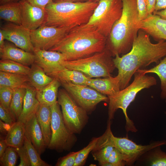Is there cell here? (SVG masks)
Segmentation results:
<instances>
[{
	"label": "cell",
	"mask_w": 166,
	"mask_h": 166,
	"mask_svg": "<svg viewBox=\"0 0 166 166\" xmlns=\"http://www.w3.org/2000/svg\"><path fill=\"white\" fill-rule=\"evenodd\" d=\"M150 35L140 29L131 50L120 57L116 54L113 58L117 76L122 90L129 85L132 76L138 69H142L153 63L158 64L159 60L166 56V41L162 39L156 44L152 43Z\"/></svg>",
	"instance_id": "cell-1"
},
{
	"label": "cell",
	"mask_w": 166,
	"mask_h": 166,
	"mask_svg": "<svg viewBox=\"0 0 166 166\" xmlns=\"http://www.w3.org/2000/svg\"><path fill=\"white\" fill-rule=\"evenodd\" d=\"M107 40L95 27L84 24L71 30L49 50L61 53L67 61L73 60L103 51Z\"/></svg>",
	"instance_id": "cell-2"
},
{
	"label": "cell",
	"mask_w": 166,
	"mask_h": 166,
	"mask_svg": "<svg viewBox=\"0 0 166 166\" xmlns=\"http://www.w3.org/2000/svg\"><path fill=\"white\" fill-rule=\"evenodd\" d=\"M122 12L107 38L106 48L115 57L125 54L131 49L137 36L139 14L136 0H122Z\"/></svg>",
	"instance_id": "cell-3"
},
{
	"label": "cell",
	"mask_w": 166,
	"mask_h": 166,
	"mask_svg": "<svg viewBox=\"0 0 166 166\" xmlns=\"http://www.w3.org/2000/svg\"><path fill=\"white\" fill-rule=\"evenodd\" d=\"M98 2H54L45 7L46 18L43 25L73 29L87 23Z\"/></svg>",
	"instance_id": "cell-4"
},
{
	"label": "cell",
	"mask_w": 166,
	"mask_h": 166,
	"mask_svg": "<svg viewBox=\"0 0 166 166\" xmlns=\"http://www.w3.org/2000/svg\"><path fill=\"white\" fill-rule=\"evenodd\" d=\"M137 70L134 74L132 82L124 89L120 90L116 94L108 96L109 98L108 116L109 120L113 118L115 112L119 109H121L126 120L125 128L127 132H135L137 130L134 123L128 117L127 109L135 99L137 94L142 90L149 88L156 85L155 77L146 75Z\"/></svg>",
	"instance_id": "cell-5"
},
{
	"label": "cell",
	"mask_w": 166,
	"mask_h": 166,
	"mask_svg": "<svg viewBox=\"0 0 166 166\" xmlns=\"http://www.w3.org/2000/svg\"><path fill=\"white\" fill-rule=\"evenodd\" d=\"M112 54L106 47L103 51L89 56L71 61H65L62 65L66 68L79 71L90 78L111 76L116 68Z\"/></svg>",
	"instance_id": "cell-6"
},
{
	"label": "cell",
	"mask_w": 166,
	"mask_h": 166,
	"mask_svg": "<svg viewBox=\"0 0 166 166\" xmlns=\"http://www.w3.org/2000/svg\"><path fill=\"white\" fill-rule=\"evenodd\" d=\"M122 9V0H101L85 24L94 27L107 38L121 16Z\"/></svg>",
	"instance_id": "cell-7"
},
{
	"label": "cell",
	"mask_w": 166,
	"mask_h": 166,
	"mask_svg": "<svg viewBox=\"0 0 166 166\" xmlns=\"http://www.w3.org/2000/svg\"><path fill=\"white\" fill-rule=\"evenodd\" d=\"M57 101L61 109L64 123L72 133L81 132L88 121L87 112L79 105L64 89L58 92Z\"/></svg>",
	"instance_id": "cell-8"
},
{
	"label": "cell",
	"mask_w": 166,
	"mask_h": 166,
	"mask_svg": "<svg viewBox=\"0 0 166 166\" xmlns=\"http://www.w3.org/2000/svg\"><path fill=\"white\" fill-rule=\"evenodd\" d=\"M60 106L57 101L51 105L52 136L47 148L61 152L69 149L75 138L64 123Z\"/></svg>",
	"instance_id": "cell-9"
},
{
	"label": "cell",
	"mask_w": 166,
	"mask_h": 166,
	"mask_svg": "<svg viewBox=\"0 0 166 166\" xmlns=\"http://www.w3.org/2000/svg\"><path fill=\"white\" fill-rule=\"evenodd\" d=\"M61 83L76 103L87 112L92 110L101 102H109L108 97L89 86L66 82Z\"/></svg>",
	"instance_id": "cell-10"
},
{
	"label": "cell",
	"mask_w": 166,
	"mask_h": 166,
	"mask_svg": "<svg viewBox=\"0 0 166 166\" xmlns=\"http://www.w3.org/2000/svg\"><path fill=\"white\" fill-rule=\"evenodd\" d=\"M72 29L42 25L37 29L30 31L31 41L35 48L49 50Z\"/></svg>",
	"instance_id": "cell-11"
},
{
	"label": "cell",
	"mask_w": 166,
	"mask_h": 166,
	"mask_svg": "<svg viewBox=\"0 0 166 166\" xmlns=\"http://www.w3.org/2000/svg\"><path fill=\"white\" fill-rule=\"evenodd\" d=\"M112 138L114 147L122 155L124 162L127 164H132L142 155L149 150L166 145V141L163 140L147 145H138L126 137H118L113 134Z\"/></svg>",
	"instance_id": "cell-12"
},
{
	"label": "cell",
	"mask_w": 166,
	"mask_h": 166,
	"mask_svg": "<svg viewBox=\"0 0 166 166\" xmlns=\"http://www.w3.org/2000/svg\"><path fill=\"white\" fill-rule=\"evenodd\" d=\"M33 53L35 56L34 63L50 77L65 67L62 63L66 61V57L61 52L34 48Z\"/></svg>",
	"instance_id": "cell-13"
},
{
	"label": "cell",
	"mask_w": 166,
	"mask_h": 166,
	"mask_svg": "<svg viewBox=\"0 0 166 166\" xmlns=\"http://www.w3.org/2000/svg\"><path fill=\"white\" fill-rule=\"evenodd\" d=\"M5 39L26 51L33 53L34 47L31 41L30 31L21 25L10 22L1 27Z\"/></svg>",
	"instance_id": "cell-14"
},
{
	"label": "cell",
	"mask_w": 166,
	"mask_h": 166,
	"mask_svg": "<svg viewBox=\"0 0 166 166\" xmlns=\"http://www.w3.org/2000/svg\"><path fill=\"white\" fill-rule=\"evenodd\" d=\"M21 6V23L26 29L34 30L44 23L46 18L45 9L33 6L23 1H19Z\"/></svg>",
	"instance_id": "cell-15"
},
{
	"label": "cell",
	"mask_w": 166,
	"mask_h": 166,
	"mask_svg": "<svg viewBox=\"0 0 166 166\" xmlns=\"http://www.w3.org/2000/svg\"><path fill=\"white\" fill-rule=\"evenodd\" d=\"M138 27L158 42L166 41V20L153 14H148L144 19L140 21Z\"/></svg>",
	"instance_id": "cell-16"
},
{
	"label": "cell",
	"mask_w": 166,
	"mask_h": 166,
	"mask_svg": "<svg viewBox=\"0 0 166 166\" xmlns=\"http://www.w3.org/2000/svg\"><path fill=\"white\" fill-rule=\"evenodd\" d=\"M107 127L105 133L99 137L96 144L92 151L95 160L100 165L108 161L114 145L112 138L113 134L111 129L110 120H109Z\"/></svg>",
	"instance_id": "cell-17"
},
{
	"label": "cell",
	"mask_w": 166,
	"mask_h": 166,
	"mask_svg": "<svg viewBox=\"0 0 166 166\" xmlns=\"http://www.w3.org/2000/svg\"><path fill=\"white\" fill-rule=\"evenodd\" d=\"M0 57L2 59L11 60L27 66L31 65L35 60L33 53L26 51L5 41L0 47Z\"/></svg>",
	"instance_id": "cell-18"
},
{
	"label": "cell",
	"mask_w": 166,
	"mask_h": 166,
	"mask_svg": "<svg viewBox=\"0 0 166 166\" xmlns=\"http://www.w3.org/2000/svg\"><path fill=\"white\" fill-rule=\"evenodd\" d=\"M25 125V136L30 141L41 155L47 147L36 115L28 121Z\"/></svg>",
	"instance_id": "cell-19"
},
{
	"label": "cell",
	"mask_w": 166,
	"mask_h": 166,
	"mask_svg": "<svg viewBox=\"0 0 166 166\" xmlns=\"http://www.w3.org/2000/svg\"><path fill=\"white\" fill-rule=\"evenodd\" d=\"M26 89L22 110L17 120L25 124L36 115L40 105L36 97V89L30 84Z\"/></svg>",
	"instance_id": "cell-20"
},
{
	"label": "cell",
	"mask_w": 166,
	"mask_h": 166,
	"mask_svg": "<svg viewBox=\"0 0 166 166\" xmlns=\"http://www.w3.org/2000/svg\"><path fill=\"white\" fill-rule=\"evenodd\" d=\"M87 85L108 97L116 94L120 90L119 79L117 76L103 78H90Z\"/></svg>",
	"instance_id": "cell-21"
},
{
	"label": "cell",
	"mask_w": 166,
	"mask_h": 166,
	"mask_svg": "<svg viewBox=\"0 0 166 166\" xmlns=\"http://www.w3.org/2000/svg\"><path fill=\"white\" fill-rule=\"evenodd\" d=\"M36 115L47 148L52 136L51 106L40 104Z\"/></svg>",
	"instance_id": "cell-22"
},
{
	"label": "cell",
	"mask_w": 166,
	"mask_h": 166,
	"mask_svg": "<svg viewBox=\"0 0 166 166\" xmlns=\"http://www.w3.org/2000/svg\"><path fill=\"white\" fill-rule=\"evenodd\" d=\"M25 136V124L17 121L10 126L5 139L8 146L16 148L23 145Z\"/></svg>",
	"instance_id": "cell-23"
},
{
	"label": "cell",
	"mask_w": 166,
	"mask_h": 166,
	"mask_svg": "<svg viewBox=\"0 0 166 166\" xmlns=\"http://www.w3.org/2000/svg\"><path fill=\"white\" fill-rule=\"evenodd\" d=\"M57 79L60 83L66 82L74 84L87 85L90 78L79 71L65 67L51 77Z\"/></svg>",
	"instance_id": "cell-24"
},
{
	"label": "cell",
	"mask_w": 166,
	"mask_h": 166,
	"mask_svg": "<svg viewBox=\"0 0 166 166\" xmlns=\"http://www.w3.org/2000/svg\"><path fill=\"white\" fill-rule=\"evenodd\" d=\"M28 76L30 83L36 91L43 89L49 84L53 78L48 75L41 67L34 62L31 65Z\"/></svg>",
	"instance_id": "cell-25"
},
{
	"label": "cell",
	"mask_w": 166,
	"mask_h": 166,
	"mask_svg": "<svg viewBox=\"0 0 166 166\" xmlns=\"http://www.w3.org/2000/svg\"><path fill=\"white\" fill-rule=\"evenodd\" d=\"M53 78L43 89L36 91V97L40 104L51 106L57 101L58 89L61 84L57 79Z\"/></svg>",
	"instance_id": "cell-26"
},
{
	"label": "cell",
	"mask_w": 166,
	"mask_h": 166,
	"mask_svg": "<svg viewBox=\"0 0 166 166\" xmlns=\"http://www.w3.org/2000/svg\"><path fill=\"white\" fill-rule=\"evenodd\" d=\"M30 84L27 75L0 71V87L14 90L21 87L26 88Z\"/></svg>",
	"instance_id": "cell-27"
},
{
	"label": "cell",
	"mask_w": 166,
	"mask_h": 166,
	"mask_svg": "<svg viewBox=\"0 0 166 166\" xmlns=\"http://www.w3.org/2000/svg\"><path fill=\"white\" fill-rule=\"evenodd\" d=\"M21 6L19 2H13L1 4L0 18L21 25Z\"/></svg>",
	"instance_id": "cell-28"
},
{
	"label": "cell",
	"mask_w": 166,
	"mask_h": 166,
	"mask_svg": "<svg viewBox=\"0 0 166 166\" xmlns=\"http://www.w3.org/2000/svg\"><path fill=\"white\" fill-rule=\"evenodd\" d=\"M26 88L21 87L14 90L10 106V111L16 121L22 112Z\"/></svg>",
	"instance_id": "cell-29"
},
{
	"label": "cell",
	"mask_w": 166,
	"mask_h": 166,
	"mask_svg": "<svg viewBox=\"0 0 166 166\" xmlns=\"http://www.w3.org/2000/svg\"><path fill=\"white\" fill-rule=\"evenodd\" d=\"M145 74L152 73L156 74L161 81V98L166 99V56L156 66L149 69H139Z\"/></svg>",
	"instance_id": "cell-30"
},
{
	"label": "cell",
	"mask_w": 166,
	"mask_h": 166,
	"mask_svg": "<svg viewBox=\"0 0 166 166\" xmlns=\"http://www.w3.org/2000/svg\"><path fill=\"white\" fill-rule=\"evenodd\" d=\"M30 69L29 66L13 61L2 59L0 61V71L28 76Z\"/></svg>",
	"instance_id": "cell-31"
},
{
	"label": "cell",
	"mask_w": 166,
	"mask_h": 166,
	"mask_svg": "<svg viewBox=\"0 0 166 166\" xmlns=\"http://www.w3.org/2000/svg\"><path fill=\"white\" fill-rule=\"evenodd\" d=\"M24 146L28 154L31 166H49L50 165L43 160L40 155L30 141L25 136Z\"/></svg>",
	"instance_id": "cell-32"
},
{
	"label": "cell",
	"mask_w": 166,
	"mask_h": 166,
	"mask_svg": "<svg viewBox=\"0 0 166 166\" xmlns=\"http://www.w3.org/2000/svg\"><path fill=\"white\" fill-rule=\"evenodd\" d=\"M18 156L15 148L8 146L3 155L0 157V166H15Z\"/></svg>",
	"instance_id": "cell-33"
},
{
	"label": "cell",
	"mask_w": 166,
	"mask_h": 166,
	"mask_svg": "<svg viewBox=\"0 0 166 166\" xmlns=\"http://www.w3.org/2000/svg\"><path fill=\"white\" fill-rule=\"evenodd\" d=\"M99 138H94L86 147L79 151L74 166H81L85 164L89 153L95 148Z\"/></svg>",
	"instance_id": "cell-34"
},
{
	"label": "cell",
	"mask_w": 166,
	"mask_h": 166,
	"mask_svg": "<svg viewBox=\"0 0 166 166\" xmlns=\"http://www.w3.org/2000/svg\"><path fill=\"white\" fill-rule=\"evenodd\" d=\"M13 93V89L5 87H0V104L9 111Z\"/></svg>",
	"instance_id": "cell-35"
},
{
	"label": "cell",
	"mask_w": 166,
	"mask_h": 166,
	"mask_svg": "<svg viewBox=\"0 0 166 166\" xmlns=\"http://www.w3.org/2000/svg\"><path fill=\"white\" fill-rule=\"evenodd\" d=\"M160 146L157 147L149 159V164L152 166H166V153L162 151Z\"/></svg>",
	"instance_id": "cell-36"
},
{
	"label": "cell",
	"mask_w": 166,
	"mask_h": 166,
	"mask_svg": "<svg viewBox=\"0 0 166 166\" xmlns=\"http://www.w3.org/2000/svg\"><path fill=\"white\" fill-rule=\"evenodd\" d=\"M108 161L113 166H121L124 164L122 155L115 147L111 152Z\"/></svg>",
	"instance_id": "cell-37"
},
{
	"label": "cell",
	"mask_w": 166,
	"mask_h": 166,
	"mask_svg": "<svg viewBox=\"0 0 166 166\" xmlns=\"http://www.w3.org/2000/svg\"><path fill=\"white\" fill-rule=\"evenodd\" d=\"M78 151L71 152L67 155L60 158L56 165L57 166H74Z\"/></svg>",
	"instance_id": "cell-38"
},
{
	"label": "cell",
	"mask_w": 166,
	"mask_h": 166,
	"mask_svg": "<svg viewBox=\"0 0 166 166\" xmlns=\"http://www.w3.org/2000/svg\"><path fill=\"white\" fill-rule=\"evenodd\" d=\"M15 149L20 158L18 166H31L30 160L25 147L24 146L16 148Z\"/></svg>",
	"instance_id": "cell-39"
},
{
	"label": "cell",
	"mask_w": 166,
	"mask_h": 166,
	"mask_svg": "<svg viewBox=\"0 0 166 166\" xmlns=\"http://www.w3.org/2000/svg\"><path fill=\"white\" fill-rule=\"evenodd\" d=\"M0 118L2 121L11 126L17 121L10 112L0 104Z\"/></svg>",
	"instance_id": "cell-40"
},
{
	"label": "cell",
	"mask_w": 166,
	"mask_h": 166,
	"mask_svg": "<svg viewBox=\"0 0 166 166\" xmlns=\"http://www.w3.org/2000/svg\"><path fill=\"white\" fill-rule=\"evenodd\" d=\"M139 12L140 21L145 19L148 15L147 8L146 0H136Z\"/></svg>",
	"instance_id": "cell-41"
},
{
	"label": "cell",
	"mask_w": 166,
	"mask_h": 166,
	"mask_svg": "<svg viewBox=\"0 0 166 166\" xmlns=\"http://www.w3.org/2000/svg\"><path fill=\"white\" fill-rule=\"evenodd\" d=\"M26 2L30 4L45 9L48 4L53 2V0H20Z\"/></svg>",
	"instance_id": "cell-42"
},
{
	"label": "cell",
	"mask_w": 166,
	"mask_h": 166,
	"mask_svg": "<svg viewBox=\"0 0 166 166\" xmlns=\"http://www.w3.org/2000/svg\"><path fill=\"white\" fill-rule=\"evenodd\" d=\"M146 8L148 14H152L155 10L156 0H146Z\"/></svg>",
	"instance_id": "cell-43"
},
{
	"label": "cell",
	"mask_w": 166,
	"mask_h": 166,
	"mask_svg": "<svg viewBox=\"0 0 166 166\" xmlns=\"http://www.w3.org/2000/svg\"><path fill=\"white\" fill-rule=\"evenodd\" d=\"M165 8L166 0H156L154 11H159Z\"/></svg>",
	"instance_id": "cell-44"
},
{
	"label": "cell",
	"mask_w": 166,
	"mask_h": 166,
	"mask_svg": "<svg viewBox=\"0 0 166 166\" xmlns=\"http://www.w3.org/2000/svg\"><path fill=\"white\" fill-rule=\"evenodd\" d=\"M8 146L5 138L0 137V157L3 155Z\"/></svg>",
	"instance_id": "cell-45"
},
{
	"label": "cell",
	"mask_w": 166,
	"mask_h": 166,
	"mask_svg": "<svg viewBox=\"0 0 166 166\" xmlns=\"http://www.w3.org/2000/svg\"><path fill=\"white\" fill-rule=\"evenodd\" d=\"M11 125L6 124L2 121L0 120V133H5L6 132H7L9 129Z\"/></svg>",
	"instance_id": "cell-46"
},
{
	"label": "cell",
	"mask_w": 166,
	"mask_h": 166,
	"mask_svg": "<svg viewBox=\"0 0 166 166\" xmlns=\"http://www.w3.org/2000/svg\"><path fill=\"white\" fill-rule=\"evenodd\" d=\"M153 14L159 16L162 19L166 20V8L161 10L154 11Z\"/></svg>",
	"instance_id": "cell-47"
},
{
	"label": "cell",
	"mask_w": 166,
	"mask_h": 166,
	"mask_svg": "<svg viewBox=\"0 0 166 166\" xmlns=\"http://www.w3.org/2000/svg\"><path fill=\"white\" fill-rule=\"evenodd\" d=\"M88 1V0H53L54 2H82Z\"/></svg>",
	"instance_id": "cell-48"
},
{
	"label": "cell",
	"mask_w": 166,
	"mask_h": 166,
	"mask_svg": "<svg viewBox=\"0 0 166 166\" xmlns=\"http://www.w3.org/2000/svg\"><path fill=\"white\" fill-rule=\"evenodd\" d=\"M5 39L4 34L2 30L0 29V47L2 46L4 44L5 42Z\"/></svg>",
	"instance_id": "cell-49"
},
{
	"label": "cell",
	"mask_w": 166,
	"mask_h": 166,
	"mask_svg": "<svg viewBox=\"0 0 166 166\" xmlns=\"http://www.w3.org/2000/svg\"><path fill=\"white\" fill-rule=\"evenodd\" d=\"M18 0H0V3L1 4H5L6 3L16 2Z\"/></svg>",
	"instance_id": "cell-50"
},
{
	"label": "cell",
	"mask_w": 166,
	"mask_h": 166,
	"mask_svg": "<svg viewBox=\"0 0 166 166\" xmlns=\"http://www.w3.org/2000/svg\"><path fill=\"white\" fill-rule=\"evenodd\" d=\"M100 0H88V1H90L96 2H98Z\"/></svg>",
	"instance_id": "cell-51"
},
{
	"label": "cell",
	"mask_w": 166,
	"mask_h": 166,
	"mask_svg": "<svg viewBox=\"0 0 166 166\" xmlns=\"http://www.w3.org/2000/svg\"><path fill=\"white\" fill-rule=\"evenodd\" d=\"M165 114H166V112H165Z\"/></svg>",
	"instance_id": "cell-52"
}]
</instances>
